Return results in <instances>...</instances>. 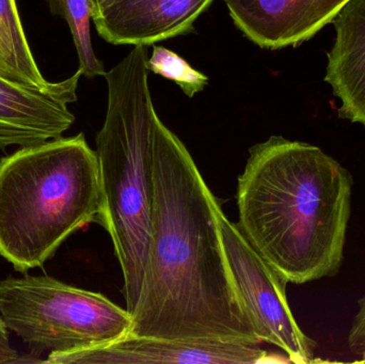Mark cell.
I'll return each instance as SVG.
<instances>
[{"instance_id":"obj_1","label":"cell","mask_w":365,"mask_h":364,"mask_svg":"<svg viewBox=\"0 0 365 364\" xmlns=\"http://www.w3.org/2000/svg\"><path fill=\"white\" fill-rule=\"evenodd\" d=\"M145 282L130 335L257 345L221 237L220 203L181 139L158 118Z\"/></svg>"},{"instance_id":"obj_2","label":"cell","mask_w":365,"mask_h":364,"mask_svg":"<svg viewBox=\"0 0 365 364\" xmlns=\"http://www.w3.org/2000/svg\"><path fill=\"white\" fill-rule=\"evenodd\" d=\"M353 177L315 145L272 136L249 150L238 177L237 226L287 282L340 271Z\"/></svg>"},{"instance_id":"obj_3","label":"cell","mask_w":365,"mask_h":364,"mask_svg":"<svg viewBox=\"0 0 365 364\" xmlns=\"http://www.w3.org/2000/svg\"><path fill=\"white\" fill-rule=\"evenodd\" d=\"M148 46L138 45L105 73L106 118L96 135L101 209L124 279L125 309L143 292L153 205V143L158 115L152 100Z\"/></svg>"},{"instance_id":"obj_4","label":"cell","mask_w":365,"mask_h":364,"mask_svg":"<svg viewBox=\"0 0 365 364\" xmlns=\"http://www.w3.org/2000/svg\"><path fill=\"white\" fill-rule=\"evenodd\" d=\"M100 209L98 157L83 132L0 160V256L19 273L42 266Z\"/></svg>"},{"instance_id":"obj_5","label":"cell","mask_w":365,"mask_h":364,"mask_svg":"<svg viewBox=\"0 0 365 364\" xmlns=\"http://www.w3.org/2000/svg\"><path fill=\"white\" fill-rule=\"evenodd\" d=\"M0 314L9 331L38 352L107 345L132 329V314L100 293L48 276L0 281Z\"/></svg>"},{"instance_id":"obj_6","label":"cell","mask_w":365,"mask_h":364,"mask_svg":"<svg viewBox=\"0 0 365 364\" xmlns=\"http://www.w3.org/2000/svg\"><path fill=\"white\" fill-rule=\"evenodd\" d=\"M220 228L230 271L262 343L280 348L289 363H314L317 343L292 313L287 297L289 282L255 251L237 224L230 222L225 213Z\"/></svg>"},{"instance_id":"obj_7","label":"cell","mask_w":365,"mask_h":364,"mask_svg":"<svg viewBox=\"0 0 365 364\" xmlns=\"http://www.w3.org/2000/svg\"><path fill=\"white\" fill-rule=\"evenodd\" d=\"M257 345L223 342L181 341L128 333L107 345L68 353H51V364H259L276 363Z\"/></svg>"},{"instance_id":"obj_8","label":"cell","mask_w":365,"mask_h":364,"mask_svg":"<svg viewBox=\"0 0 365 364\" xmlns=\"http://www.w3.org/2000/svg\"><path fill=\"white\" fill-rule=\"evenodd\" d=\"M81 71L44 87H27L0 77V150L59 138L75 121L68 104L77 100Z\"/></svg>"},{"instance_id":"obj_9","label":"cell","mask_w":365,"mask_h":364,"mask_svg":"<svg viewBox=\"0 0 365 364\" xmlns=\"http://www.w3.org/2000/svg\"><path fill=\"white\" fill-rule=\"evenodd\" d=\"M236 27L266 49L297 46L331 23L349 0H221Z\"/></svg>"},{"instance_id":"obj_10","label":"cell","mask_w":365,"mask_h":364,"mask_svg":"<svg viewBox=\"0 0 365 364\" xmlns=\"http://www.w3.org/2000/svg\"><path fill=\"white\" fill-rule=\"evenodd\" d=\"M215 0H108L92 21L113 45L155 44L190 33Z\"/></svg>"},{"instance_id":"obj_11","label":"cell","mask_w":365,"mask_h":364,"mask_svg":"<svg viewBox=\"0 0 365 364\" xmlns=\"http://www.w3.org/2000/svg\"><path fill=\"white\" fill-rule=\"evenodd\" d=\"M332 21L336 38L325 80L342 102L341 117L365 126V0H349Z\"/></svg>"},{"instance_id":"obj_12","label":"cell","mask_w":365,"mask_h":364,"mask_svg":"<svg viewBox=\"0 0 365 364\" xmlns=\"http://www.w3.org/2000/svg\"><path fill=\"white\" fill-rule=\"evenodd\" d=\"M0 77L27 87L41 88L49 83L26 38L16 0H0Z\"/></svg>"},{"instance_id":"obj_13","label":"cell","mask_w":365,"mask_h":364,"mask_svg":"<svg viewBox=\"0 0 365 364\" xmlns=\"http://www.w3.org/2000/svg\"><path fill=\"white\" fill-rule=\"evenodd\" d=\"M51 12L68 24L79 60V70L87 78L104 76V64L96 57L91 40L90 0H46Z\"/></svg>"},{"instance_id":"obj_14","label":"cell","mask_w":365,"mask_h":364,"mask_svg":"<svg viewBox=\"0 0 365 364\" xmlns=\"http://www.w3.org/2000/svg\"><path fill=\"white\" fill-rule=\"evenodd\" d=\"M148 68L154 74L175 81L185 95L193 98L207 85L208 77L193 68L184 58L163 46H154L148 59Z\"/></svg>"},{"instance_id":"obj_15","label":"cell","mask_w":365,"mask_h":364,"mask_svg":"<svg viewBox=\"0 0 365 364\" xmlns=\"http://www.w3.org/2000/svg\"><path fill=\"white\" fill-rule=\"evenodd\" d=\"M359 310L353 321L349 335V345L351 352L365 361V296L358 301Z\"/></svg>"},{"instance_id":"obj_16","label":"cell","mask_w":365,"mask_h":364,"mask_svg":"<svg viewBox=\"0 0 365 364\" xmlns=\"http://www.w3.org/2000/svg\"><path fill=\"white\" fill-rule=\"evenodd\" d=\"M9 329L0 318V363H14L17 360L16 350H13L9 341Z\"/></svg>"},{"instance_id":"obj_17","label":"cell","mask_w":365,"mask_h":364,"mask_svg":"<svg viewBox=\"0 0 365 364\" xmlns=\"http://www.w3.org/2000/svg\"><path fill=\"white\" fill-rule=\"evenodd\" d=\"M107 1H108V0H90V4H91V16L94 13L98 12Z\"/></svg>"}]
</instances>
